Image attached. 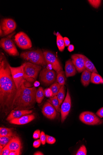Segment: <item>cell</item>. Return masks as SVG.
I'll return each instance as SVG.
<instances>
[{
  "mask_svg": "<svg viewBox=\"0 0 103 155\" xmlns=\"http://www.w3.org/2000/svg\"><path fill=\"white\" fill-rule=\"evenodd\" d=\"M97 115L100 118L103 117V107L98 110L96 113Z\"/></svg>",
  "mask_w": 103,
  "mask_h": 155,
  "instance_id": "obj_38",
  "label": "cell"
},
{
  "mask_svg": "<svg viewBox=\"0 0 103 155\" xmlns=\"http://www.w3.org/2000/svg\"><path fill=\"white\" fill-rule=\"evenodd\" d=\"M13 137L9 136L0 137V145L2 146L4 148L9 142Z\"/></svg>",
  "mask_w": 103,
  "mask_h": 155,
  "instance_id": "obj_29",
  "label": "cell"
},
{
  "mask_svg": "<svg viewBox=\"0 0 103 155\" xmlns=\"http://www.w3.org/2000/svg\"><path fill=\"white\" fill-rule=\"evenodd\" d=\"M33 114L24 116L18 118L14 119L9 121L10 123L16 125H24L31 122L35 119Z\"/></svg>",
  "mask_w": 103,
  "mask_h": 155,
  "instance_id": "obj_17",
  "label": "cell"
},
{
  "mask_svg": "<svg viewBox=\"0 0 103 155\" xmlns=\"http://www.w3.org/2000/svg\"><path fill=\"white\" fill-rule=\"evenodd\" d=\"M47 102L50 103L55 108L57 112H61V107L56 96L49 97Z\"/></svg>",
  "mask_w": 103,
  "mask_h": 155,
  "instance_id": "obj_23",
  "label": "cell"
},
{
  "mask_svg": "<svg viewBox=\"0 0 103 155\" xmlns=\"http://www.w3.org/2000/svg\"><path fill=\"white\" fill-rule=\"evenodd\" d=\"M5 147L11 151H16L21 153L22 146L20 139L18 137L14 136Z\"/></svg>",
  "mask_w": 103,
  "mask_h": 155,
  "instance_id": "obj_16",
  "label": "cell"
},
{
  "mask_svg": "<svg viewBox=\"0 0 103 155\" xmlns=\"http://www.w3.org/2000/svg\"><path fill=\"white\" fill-rule=\"evenodd\" d=\"M65 90L64 86H62L56 95L59 104L60 106L63 103L65 96Z\"/></svg>",
  "mask_w": 103,
  "mask_h": 155,
  "instance_id": "obj_26",
  "label": "cell"
},
{
  "mask_svg": "<svg viewBox=\"0 0 103 155\" xmlns=\"http://www.w3.org/2000/svg\"><path fill=\"white\" fill-rule=\"evenodd\" d=\"M20 56L21 58L27 62L41 66L47 64L43 51L41 50L23 52L21 53Z\"/></svg>",
  "mask_w": 103,
  "mask_h": 155,
  "instance_id": "obj_3",
  "label": "cell"
},
{
  "mask_svg": "<svg viewBox=\"0 0 103 155\" xmlns=\"http://www.w3.org/2000/svg\"><path fill=\"white\" fill-rule=\"evenodd\" d=\"M45 96V91H44L42 87H39L37 90L35 94V98L36 102L38 104H41Z\"/></svg>",
  "mask_w": 103,
  "mask_h": 155,
  "instance_id": "obj_22",
  "label": "cell"
},
{
  "mask_svg": "<svg viewBox=\"0 0 103 155\" xmlns=\"http://www.w3.org/2000/svg\"><path fill=\"white\" fill-rule=\"evenodd\" d=\"M83 57L86 69L92 73H95L98 74V73L97 70L92 61L84 55Z\"/></svg>",
  "mask_w": 103,
  "mask_h": 155,
  "instance_id": "obj_21",
  "label": "cell"
},
{
  "mask_svg": "<svg viewBox=\"0 0 103 155\" xmlns=\"http://www.w3.org/2000/svg\"><path fill=\"white\" fill-rule=\"evenodd\" d=\"M0 64V106L1 111L7 115L13 110L18 89L11 74L10 64L3 53Z\"/></svg>",
  "mask_w": 103,
  "mask_h": 155,
  "instance_id": "obj_1",
  "label": "cell"
},
{
  "mask_svg": "<svg viewBox=\"0 0 103 155\" xmlns=\"http://www.w3.org/2000/svg\"><path fill=\"white\" fill-rule=\"evenodd\" d=\"M54 34L56 37V44L59 50L60 51H63L65 47L63 37L58 32L55 33L54 32Z\"/></svg>",
  "mask_w": 103,
  "mask_h": 155,
  "instance_id": "obj_20",
  "label": "cell"
},
{
  "mask_svg": "<svg viewBox=\"0 0 103 155\" xmlns=\"http://www.w3.org/2000/svg\"><path fill=\"white\" fill-rule=\"evenodd\" d=\"M41 142L40 139H37L34 141V142L33 146L35 148H37L40 147V146Z\"/></svg>",
  "mask_w": 103,
  "mask_h": 155,
  "instance_id": "obj_36",
  "label": "cell"
},
{
  "mask_svg": "<svg viewBox=\"0 0 103 155\" xmlns=\"http://www.w3.org/2000/svg\"><path fill=\"white\" fill-rule=\"evenodd\" d=\"M11 151L8 148L4 147L1 153H0L1 155H8L9 153Z\"/></svg>",
  "mask_w": 103,
  "mask_h": 155,
  "instance_id": "obj_37",
  "label": "cell"
},
{
  "mask_svg": "<svg viewBox=\"0 0 103 155\" xmlns=\"http://www.w3.org/2000/svg\"><path fill=\"white\" fill-rule=\"evenodd\" d=\"M77 70L72 61L69 59L66 61L65 66V73L67 78L75 76L76 74Z\"/></svg>",
  "mask_w": 103,
  "mask_h": 155,
  "instance_id": "obj_18",
  "label": "cell"
},
{
  "mask_svg": "<svg viewBox=\"0 0 103 155\" xmlns=\"http://www.w3.org/2000/svg\"><path fill=\"white\" fill-rule=\"evenodd\" d=\"M87 154V150L85 146L82 145L78 151L76 155H86Z\"/></svg>",
  "mask_w": 103,
  "mask_h": 155,
  "instance_id": "obj_31",
  "label": "cell"
},
{
  "mask_svg": "<svg viewBox=\"0 0 103 155\" xmlns=\"http://www.w3.org/2000/svg\"><path fill=\"white\" fill-rule=\"evenodd\" d=\"M55 71L47 67L43 68L40 74V81L47 86L50 85L56 79V74Z\"/></svg>",
  "mask_w": 103,
  "mask_h": 155,
  "instance_id": "obj_8",
  "label": "cell"
},
{
  "mask_svg": "<svg viewBox=\"0 0 103 155\" xmlns=\"http://www.w3.org/2000/svg\"><path fill=\"white\" fill-rule=\"evenodd\" d=\"M33 110H12L6 119L7 121H9L14 119L18 118L24 116L32 114Z\"/></svg>",
  "mask_w": 103,
  "mask_h": 155,
  "instance_id": "obj_15",
  "label": "cell"
},
{
  "mask_svg": "<svg viewBox=\"0 0 103 155\" xmlns=\"http://www.w3.org/2000/svg\"><path fill=\"white\" fill-rule=\"evenodd\" d=\"M14 41L21 48L28 49L32 47V41L28 35L23 32L18 33L14 37Z\"/></svg>",
  "mask_w": 103,
  "mask_h": 155,
  "instance_id": "obj_10",
  "label": "cell"
},
{
  "mask_svg": "<svg viewBox=\"0 0 103 155\" xmlns=\"http://www.w3.org/2000/svg\"><path fill=\"white\" fill-rule=\"evenodd\" d=\"M46 142L47 143L50 144H53L56 142L55 138L52 136L47 135Z\"/></svg>",
  "mask_w": 103,
  "mask_h": 155,
  "instance_id": "obj_33",
  "label": "cell"
},
{
  "mask_svg": "<svg viewBox=\"0 0 103 155\" xmlns=\"http://www.w3.org/2000/svg\"><path fill=\"white\" fill-rule=\"evenodd\" d=\"M75 47L74 46L72 45H70L68 48V50L70 52H72L74 51Z\"/></svg>",
  "mask_w": 103,
  "mask_h": 155,
  "instance_id": "obj_41",
  "label": "cell"
},
{
  "mask_svg": "<svg viewBox=\"0 0 103 155\" xmlns=\"http://www.w3.org/2000/svg\"><path fill=\"white\" fill-rule=\"evenodd\" d=\"M17 24L14 20L11 18H5L2 20L1 26L3 32V35L6 36L12 33L15 30Z\"/></svg>",
  "mask_w": 103,
  "mask_h": 155,
  "instance_id": "obj_12",
  "label": "cell"
},
{
  "mask_svg": "<svg viewBox=\"0 0 103 155\" xmlns=\"http://www.w3.org/2000/svg\"><path fill=\"white\" fill-rule=\"evenodd\" d=\"M2 136L14 137V136L11 129L1 127L0 128V137Z\"/></svg>",
  "mask_w": 103,
  "mask_h": 155,
  "instance_id": "obj_27",
  "label": "cell"
},
{
  "mask_svg": "<svg viewBox=\"0 0 103 155\" xmlns=\"http://www.w3.org/2000/svg\"><path fill=\"white\" fill-rule=\"evenodd\" d=\"M24 66L23 64L17 67H12L10 65L12 77L18 89L25 81L24 73Z\"/></svg>",
  "mask_w": 103,
  "mask_h": 155,
  "instance_id": "obj_7",
  "label": "cell"
},
{
  "mask_svg": "<svg viewBox=\"0 0 103 155\" xmlns=\"http://www.w3.org/2000/svg\"><path fill=\"white\" fill-rule=\"evenodd\" d=\"M88 2L93 7L97 8L100 6L101 1L100 0H89Z\"/></svg>",
  "mask_w": 103,
  "mask_h": 155,
  "instance_id": "obj_30",
  "label": "cell"
},
{
  "mask_svg": "<svg viewBox=\"0 0 103 155\" xmlns=\"http://www.w3.org/2000/svg\"><path fill=\"white\" fill-rule=\"evenodd\" d=\"M40 131L39 130H37L35 131L33 135V137L35 139H37L40 138Z\"/></svg>",
  "mask_w": 103,
  "mask_h": 155,
  "instance_id": "obj_35",
  "label": "cell"
},
{
  "mask_svg": "<svg viewBox=\"0 0 103 155\" xmlns=\"http://www.w3.org/2000/svg\"><path fill=\"white\" fill-rule=\"evenodd\" d=\"M44 91H45V96L46 97H52L53 93L50 88L46 89Z\"/></svg>",
  "mask_w": 103,
  "mask_h": 155,
  "instance_id": "obj_34",
  "label": "cell"
},
{
  "mask_svg": "<svg viewBox=\"0 0 103 155\" xmlns=\"http://www.w3.org/2000/svg\"><path fill=\"white\" fill-rule=\"evenodd\" d=\"M43 52L47 64L50 65L56 73L63 70L59 61L53 52L48 50H43Z\"/></svg>",
  "mask_w": 103,
  "mask_h": 155,
  "instance_id": "obj_6",
  "label": "cell"
},
{
  "mask_svg": "<svg viewBox=\"0 0 103 155\" xmlns=\"http://www.w3.org/2000/svg\"><path fill=\"white\" fill-rule=\"evenodd\" d=\"M91 82L92 83L96 84H103V79L98 74L92 73Z\"/></svg>",
  "mask_w": 103,
  "mask_h": 155,
  "instance_id": "obj_25",
  "label": "cell"
},
{
  "mask_svg": "<svg viewBox=\"0 0 103 155\" xmlns=\"http://www.w3.org/2000/svg\"><path fill=\"white\" fill-rule=\"evenodd\" d=\"M56 111L53 106L48 102L44 104L42 111L43 115L50 120H53L56 118Z\"/></svg>",
  "mask_w": 103,
  "mask_h": 155,
  "instance_id": "obj_14",
  "label": "cell"
},
{
  "mask_svg": "<svg viewBox=\"0 0 103 155\" xmlns=\"http://www.w3.org/2000/svg\"><path fill=\"white\" fill-rule=\"evenodd\" d=\"M92 73L85 69L82 72L81 77V82L82 85L86 87L89 85L91 82Z\"/></svg>",
  "mask_w": 103,
  "mask_h": 155,
  "instance_id": "obj_19",
  "label": "cell"
},
{
  "mask_svg": "<svg viewBox=\"0 0 103 155\" xmlns=\"http://www.w3.org/2000/svg\"><path fill=\"white\" fill-rule=\"evenodd\" d=\"M71 107V97L69 90L67 89L66 95L61 107V121L64 122L68 115Z\"/></svg>",
  "mask_w": 103,
  "mask_h": 155,
  "instance_id": "obj_11",
  "label": "cell"
},
{
  "mask_svg": "<svg viewBox=\"0 0 103 155\" xmlns=\"http://www.w3.org/2000/svg\"><path fill=\"white\" fill-rule=\"evenodd\" d=\"M65 46L68 47L70 45V41L69 39L67 37H65L63 38Z\"/></svg>",
  "mask_w": 103,
  "mask_h": 155,
  "instance_id": "obj_39",
  "label": "cell"
},
{
  "mask_svg": "<svg viewBox=\"0 0 103 155\" xmlns=\"http://www.w3.org/2000/svg\"><path fill=\"white\" fill-rule=\"evenodd\" d=\"M23 64L24 65V73L25 81L32 83L34 82L41 71L42 66L28 62Z\"/></svg>",
  "mask_w": 103,
  "mask_h": 155,
  "instance_id": "obj_4",
  "label": "cell"
},
{
  "mask_svg": "<svg viewBox=\"0 0 103 155\" xmlns=\"http://www.w3.org/2000/svg\"><path fill=\"white\" fill-rule=\"evenodd\" d=\"M21 154L20 153L14 151H11L8 155H19Z\"/></svg>",
  "mask_w": 103,
  "mask_h": 155,
  "instance_id": "obj_40",
  "label": "cell"
},
{
  "mask_svg": "<svg viewBox=\"0 0 103 155\" xmlns=\"http://www.w3.org/2000/svg\"><path fill=\"white\" fill-rule=\"evenodd\" d=\"M34 155H43L44 154L41 152L40 151H37L35 152L34 154Z\"/></svg>",
  "mask_w": 103,
  "mask_h": 155,
  "instance_id": "obj_42",
  "label": "cell"
},
{
  "mask_svg": "<svg viewBox=\"0 0 103 155\" xmlns=\"http://www.w3.org/2000/svg\"><path fill=\"white\" fill-rule=\"evenodd\" d=\"M56 78L57 83L61 86H64L66 81L65 72L63 70H62V71L56 73Z\"/></svg>",
  "mask_w": 103,
  "mask_h": 155,
  "instance_id": "obj_24",
  "label": "cell"
},
{
  "mask_svg": "<svg viewBox=\"0 0 103 155\" xmlns=\"http://www.w3.org/2000/svg\"><path fill=\"white\" fill-rule=\"evenodd\" d=\"M36 102L35 96L24 94L18 89L13 102V110H30L35 107Z\"/></svg>",
  "mask_w": 103,
  "mask_h": 155,
  "instance_id": "obj_2",
  "label": "cell"
},
{
  "mask_svg": "<svg viewBox=\"0 0 103 155\" xmlns=\"http://www.w3.org/2000/svg\"><path fill=\"white\" fill-rule=\"evenodd\" d=\"M40 83L38 81H35L34 84V86L35 87H38L40 85Z\"/></svg>",
  "mask_w": 103,
  "mask_h": 155,
  "instance_id": "obj_43",
  "label": "cell"
},
{
  "mask_svg": "<svg viewBox=\"0 0 103 155\" xmlns=\"http://www.w3.org/2000/svg\"><path fill=\"white\" fill-rule=\"evenodd\" d=\"M80 120L84 124L90 125H98L103 123V121L97 117L93 113L84 111L79 116Z\"/></svg>",
  "mask_w": 103,
  "mask_h": 155,
  "instance_id": "obj_9",
  "label": "cell"
},
{
  "mask_svg": "<svg viewBox=\"0 0 103 155\" xmlns=\"http://www.w3.org/2000/svg\"><path fill=\"white\" fill-rule=\"evenodd\" d=\"M40 139L42 145H45L46 143V135L44 132L41 131L40 137Z\"/></svg>",
  "mask_w": 103,
  "mask_h": 155,
  "instance_id": "obj_32",
  "label": "cell"
},
{
  "mask_svg": "<svg viewBox=\"0 0 103 155\" xmlns=\"http://www.w3.org/2000/svg\"><path fill=\"white\" fill-rule=\"evenodd\" d=\"M72 61L75 66L77 71L79 73L82 72L86 68L83 55L81 54H74L71 56Z\"/></svg>",
  "mask_w": 103,
  "mask_h": 155,
  "instance_id": "obj_13",
  "label": "cell"
},
{
  "mask_svg": "<svg viewBox=\"0 0 103 155\" xmlns=\"http://www.w3.org/2000/svg\"><path fill=\"white\" fill-rule=\"evenodd\" d=\"M12 36L11 35L8 37L2 38L0 41V45L9 55L13 56H18L19 53L11 39Z\"/></svg>",
  "mask_w": 103,
  "mask_h": 155,
  "instance_id": "obj_5",
  "label": "cell"
},
{
  "mask_svg": "<svg viewBox=\"0 0 103 155\" xmlns=\"http://www.w3.org/2000/svg\"><path fill=\"white\" fill-rule=\"evenodd\" d=\"M62 86L57 82H55L52 84L50 87L52 93V97L56 96Z\"/></svg>",
  "mask_w": 103,
  "mask_h": 155,
  "instance_id": "obj_28",
  "label": "cell"
}]
</instances>
